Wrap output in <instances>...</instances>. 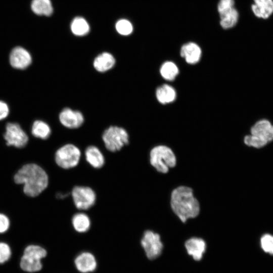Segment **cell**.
Here are the masks:
<instances>
[{
  "label": "cell",
  "mask_w": 273,
  "mask_h": 273,
  "mask_svg": "<svg viewBox=\"0 0 273 273\" xmlns=\"http://www.w3.org/2000/svg\"><path fill=\"white\" fill-rule=\"evenodd\" d=\"M14 180L16 184L24 185V193L30 197L40 194L49 184L47 172L40 166L34 163L23 166L15 174Z\"/></svg>",
  "instance_id": "obj_1"
},
{
  "label": "cell",
  "mask_w": 273,
  "mask_h": 273,
  "mask_svg": "<svg viewBox=\"0 0 273 273\" xmlns=\"http://www.w3.org/2000/svg\"><path fill=\"white\" fill-rule=\"evenodd\" d=\"M170 205L173 212L183 222L197 216L200 210L199 203L194 197L193 190L187 186H179L172 191Z\"/></svg>",
  "instance_id": "obj_2"
},
{
  "label": "cell",
  "mask_w": 273,
  "mask_h": 273,
  "mask_svg": "<svg viewBox=\"0 0 273 273\" xmlns=\"http://www.w3.org/2000/svg\"><path fill=\"white\" fill-rule=\"evenodd\" d=\"M250 133L245 136V144L255 148H262L273 141V125L266 119H261L251 128Z\"/></svg>",
  "instance_id": "obj_3"
},
{
  "label": "cell",
  "mask_w": 273,
  "mask_h": 273,
  "mask_svg": "<svg viewBox=\"0 0 273 273\" xmlns=\"http://www.w3.org/2000/svg\"><path fill=\"white\" fill-rule=\"evenodd\" d=\"M151 165L160 173H166L176 164V156L172 150L164 145L154 147L150 153Z\"/></svg>",
  "instance_id": "obj_4"
},
{
  "label": "cell",
  "mask_w": 273,
  "mask_h": 273,
  "mask_svg": "<svg viewBox=\"0 0 273 273\" xmlns=\"http://www.w3.org/2000/svg\"><path fill=\"white\" fill-rule=\"evenodd\" d=\"M102 140L106 149L112 152L118 151L129 143V135L123 127L110 126L105 130Z\"/></svg>",
  "instance_id": "obj_5"
},
{
  "label": "cell",
  "mask_w": 273,
  "mask_h": 273,
  "mask_svg": "<svg viewBox=\"0 0 273 273\" xmlns=\"http://www.w3.org/2000/svg\"><path fill=\"white\" fill-rule=\"evenodd\" d=\"M81 157L80 149L72 144H67L59 148L55 155L57 164L63 169L77 166Z\"/></svg>",
  "instance_id": "obj_6"
},
{
  "label": "cell",
  "mask_w": 273,
  "mask_h": 273,
  "mask_svg": "<svg viewBox=\"0 0 273 273\" xmlns=\"http://www.w3.org/2000/svg\"><path fill=\"white\" fill-rule=\"evenodd\" d=\"M141 244L149 259H154L159 256L163 248L160 235L151 230L144 232Z\"/></svg>",
  "instance_id": "obj_7"
},
{
  "label": "cell",
  "mask_w": 273,
  "mask_h": 273,
  "mask_svg": "<svg viewBox=\"0 0 273 273\" xmlns=\"http://www.w3.org/2000/svg\"><path fill=\"white\" fill-rule=\"evenodd\" d=\"M71 194L75 207L79 210H87L96 202V194L88 187L75 186L73 188Z\"/></svg>",
  "instance_id": "obj_8"
},
{
  "label": "cell",
  "mask_w": 273,
  "mask_h": 273,
  "mask_svg": "<svg viewBox=\"0 0 273 273\" xmlns=\"http://www.w3.org/2000/svg\"><path fill=\"white\" fill-rule=\"evenodd\" d=\"M4 139L7 146L21 148L26 145L28 137L20 125L17 123L9 122L6 126Z\"/></svg>",
  "instance_id": "obj_9"
},
{
  "label": "cell",
  "mask_w": 273,
  "mask_h": 273,
  "mask_svg": "<svg viewBox=\"0 0 273 273\" xmlns=\"http://www.w3.org/2000/svg\"><path fill=\"white\" fill-rule=\"evenodd\" d=\"M60 123L66 128H77L81 126L84 121L82 113L70 108H65L59 115Z\"/></svg>",
  "instance_id": "obj_10"
},
{
  "label": "cell",
  "mask_w": 273,
  "mask_h": 273,
  "mask_svg": "<svg viewBox=\"0 0 273 273\" xmlns=\"http://www.w3.org/2000/svg\"><path fill=\"white\" fill-rule=\"evenodd\" d=\"M74 265L80 273H91L97 268L98 263L95 255L88 251L78 254L74 259Z\"/></svg>",
  "instance_id": "obj_11"
},
{
  "label": "cell",
  "mask_w": 273,
  "mask_h": 273,
  "mask_svg": "<svg viewBox=\"0 0 273 273\" xmlns=\"http://www.w3.org/2000/svg\"><path fill=\"white\" fill-rule=\"evenodd\" d=\"M9 61L12 67L18 69H24L31 64L32 58L26 50L17 47L12 50L10 54Z\"/></svg>",
  "instance_id": "obj_12"
},
{
  "label": "cell",
  "mask_w": 273,
  "mask_h": 273,
  "mask_svg": "<svg viewBox=\"0 0 273 273\" xmlns=\"http://www.w3.org/2000/svg\"><path fill=\"white\" fill-rule=\"evenodd\" d=\"M185 247L189 255L194 260L199 261L206 251V244L202 238L192 237L186 241Z\"/></svg>",
  "instance_id": "obj_13"
},
{
  "label": "cell",
  "mask_w": 273,
  "mask_h": 273,
  "mask_svg": "<svg viewBox=\"0 0 273 273\" xmlns=\"http://www.w3.org/2000/svg\"><path fill=\"white\" fill-rule=\"evenodd\" d=\"M180 54L187 63L195 64L199 61L202 52L198 44L194 42H189L182 46Z\"/></svg>",
  "instance_id": "obj_14"
},
{
  "label": "cell",
  "mask_w": 273,
  "mask_h": 273,
  "mask_svg": "<svg viewBox=\"0 0 273 273\" xmlns=\"http://www.w3.org/2000/svg\"><path fill=\"white\" fill-rule=\"evenodd\" d=\"M116 60L110 53L103 52L94 59L93 66L99 72H105L111 69L115 65Z\"/></svg>",
  "instance_id": "obj_15"
},
{
  "label": "cell",
  "mask_w": 273,
  "mask_h": 273,
  "mask_svg": "<svg viewBox=\"0 0 273 273\" xmlns=\"http://www.w3.org/2000/svg\"><path fill=\"white\" fill-rule=\"evenodd\" d=\"M87 163L95 168H100L105 164V157L100 150L95 146H88L84 152Z\"/></svg>",
  "instance_id": "obj_16"
},
{
  "label": "cell",
  "mask_w": 273,
  "mask_h": 273,
  "mask_svg": "<svg viewBox=\"0 0 273 273\" xmlns=\"http://www.w3.org/2000/svg\"><path fill=\"white\" fill-rule=\"evenodd\" d=\"M220 15V24L224 29L231 28L234 26L239 18L238 12L234 6L229 7L218 10Z\"/></svg>",
  "instance_id": "obj_17"
},
{
  "label": "cell",
  "mask_w": 273,
  "mask_h": 273,
  "mask_svg": "<svg viewBox=\"0 0 273 273\" xmlns=\"http://www.w3.org/2000/svg\"><path fill=\"white\" fill-rule=\"evenodd\" d=\"M41 259L38 257L30 254L23 253L20 265L22 270L29 272L39 271L42 267Z\"/></svg>",
  "instance_id": "obj_18"
},
{
  "label": "cell",
  "mask_w": 273,
  "mask_h": 273,
  "mask_svg": "<svg viewBox=\"0 0 273 273\" xmlns=\"http://www.w3.org/2000/svg\"><path fill=\"white\" fill-rule=\"evenodd\" d=\"M252 10L256 16L266 19L273 13V0H253Z\"/></svg>",
  "instance_id": "obj_19"
},
{
  "label": "cell",
  "mask_w": 273,
  "mask_h": 273,
  "mask_svg": "<svg viewBox=\"0 0 273 273\" xmlns=\"http://www.w3.org/2000/svg\"><path fill=\"white\" fill-rule=\"evenodd\" d=\"M156 97L159 103L166 104L173 102L176 97L175 89L171 86L163 84L159 86L156 91Z\"/></svg>",
  "instance_id": "obj_20"
},
{
  "label": "cell",
  "mask_w": 273,
  "mask_h": 273,
  "mask_svg": "<svg viewBox=\"0 0 273 273\" xmlns=\"http://www.w3.org/2000/svg\"><path fill=\"white\" fill-rule=\"evenodd\" d=\"M71 222L74 229L80 233L86 232L90 227L89 217L83 212L75 214L72 217Z\"/></svg>",
  "instance_id": "obj_21"
},
{
  "label": "cell",
  "mask_w": 273,
  "mask_h": 273,
  "mask_svg": "<svg viewBox=\"0 0 273 273\" xmlns=\"http://www.w3.org/2000/svg\"><path fill=\"white\" fill-rule=\"evenodd\" d=\"M31 7L32 11L38 15L49 16L53 12L50 0H33Z\"/></svg>",
  "instance_id": "obj_22"
},
{
  "label": "cell",
  "mask_w": 273,
  "mask_h": 273,
  "mask_svg": "<svg viewBox=\"0 0 273 273\" xmlns=\"http://www.w3.org/2000/svg\"><path fill=\"white\" fill-rule=\"evenodd\" d=\"M70 28L73 34L79 36L85 35L89 31L88 23L81 17L75 18L71 23Z\"/></svg>",
  "instance_id": "obj_23"
},
{
  "label": "cell",
  "mask_w": 273,
  "mask_h": 273,
  "mask_svg": "<svg viewBox=\"0 0 273 273\" xmlns=\"http://www.w3.org/2000/svg\"><path fill=\"white\" fill-rule=\"evenodd\" d=\"M31 132L35 137L45 140L50 135L51 129L49 124L44 121L36 120L32 124Z\"/></svg>",
  "instance_id": "obj_24"
},
{
  "label": "cell",
  "mask_w": 273,
  "mask_h": 273,
  "mask_svg": "<svg viewBox=\"0 0 273 273\" xmlns=\"http://www.w3.org/2000/svg\"><path fill=\"white\" fill-rule=\"evenodd\" d=\"M161 76L167 80H173L178 74V68L176 65L172 62H164L160 68Z\"/></svg>",
  "instance_id": "obj_25"
},
{
  "label": "cell",
  "mask_w": 273,
  "mask_h": 273,
  "mask_svg": "<svg viewBox=\"0 0 273 273\" xmlns=\"http://www.w3.org/2000/svg\"><path fill=\"white\" fill-rule=\"evenodd\" d=\"M117 32L122 35H128L133 31V26L131 22L125 19L118 20L115 24Z\"/></svg>",
  "instance_id": "obj_26"
},
{
  "label": "cell",
  "mask_w": 273,
  "mask_h": 273,
  "mask_svg": "<svg viewBox=\"0 0 273 273\" xmlns=\"http://www.w3.org/2000/svg\"><path fill=\"white\" fill-rule=\"evenodd\" d=\"M261 246L264 251L273 254V236L264 235L260 240Z\"/></svg>",
  "instance_id": "obj_27"
},
{
  "label": "cell",
  "mask_w": 273,
  "mask_h": 273,
  "mask_svg": "<svg viewBox=\"0 0 273 273\" xmlns=\"http://www.w3.org/2000/svg\"><path fill=\"white\" fill-rule=\"evenodd\" d=\"M11 254L9 245L5 242H0V264L7 262L10 258Z\"/></svg>",
  "instance_id": "obj_28"
},
{
  "label": "cell",
  "mask_w": 273,
  "mask_h": 273,
  "mask_svg": "<svg viewBox=\"0 0 273 273\" xmlns=\"http://www.w3.org/2000/svg\"><path fill=\"white\" fill-rule=\"evenodd\" d=\"M10 226V220L5 214L0 213V234L6 232Z\"/></svg>",
  "instance_id": "obj_29"
},
{
  "label": "cell",
  "mask_w": 273,
  "mask_h": 273,
  "mask_svg": "<svg viewBox=\"0 0 273 273\" xmlns=\"http://www.w3.org/2000/svg\"><path fill=\"white\" fill-rule=\"evenodd\" d=\"M9 113V108L7 103L0 101V120L6 118Z\"/></svg>",
  "instance_id": "obj_30"
},
{
  "label": "cell",
  "mask_w": 273,
  "mask_h": 273,
  "mask_svg": "<svg viewBox=\"0 0 273 273\" xmlns=\"http://www.w3.org/2000/svg\"><path fill=\"white\" fill-rule=\"evenodd\" d=\"M68 196V193H58L56 195V197L58 199H63L66 198Z\"/></svg>",
  "instance_id": "obj_31"
}]
</instances>
